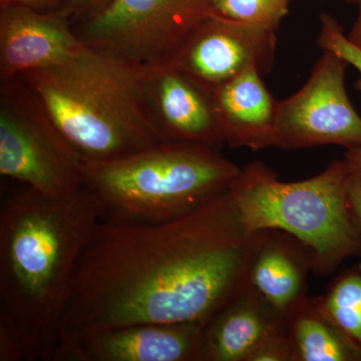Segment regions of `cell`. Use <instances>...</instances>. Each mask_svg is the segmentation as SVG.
<instances>
[{"instance_id":"cell-1","label":"cell","mask_w":361,"mask_h":361,"mask_svg":"<svg viewBox=\"0 0 361 361\" xmlns=\"http://www.w3.org/2000/svg\"><path fill=\"white\" fill-rule=\"evenodd\" d=\"M260 231L229 189L172 221H101L71 278L61 336L140 323H205L247 284Z\"/></svg>"},{"instance_id":"cell-2","label":"cell","mask_w":361,"mask_h":361,"mask_svg":"<svg viewBox=\"0 0 361 361\" xmlns=\"http://www.w3.org/2000/svg\"><path fill=\"white\" fill-rule=\"evenodd\" d=\"M102 221L87 188L49 198L20 186L0 206V361H56L78 259Z\"/></svg>"},{"instance_id":"cell-3","label":"cell","mask_w":361,"mask_h":361,"mask_svg":"<svg viewBox=\"0 0 361 361\" xmlns=\"http://www.w3.org/2000/svg\"><path fill=\"white\" fill-rule=\"evenodd\" d=\"M148 68L85 45L59 65L20 75L82 160H118L165 141L147 102Z\"/></svg>"},{"instance_id":"cell-4","label":"cell","mask_w":361,"mask_h":361,"mask_svg":"<svg viewBox=\"0 0 361 361\" xmlns=\"http://www.w3.org/2000/svg\"><path fill=\"white\" fill-rule=\"evenodd\" d=\"M82 170L102 221L159 224L227 191L242 169L212 147L164 141L118 160L82 159Z\"/></svg>"},{"instance_id":"cell-5","label":"cell","mask_w":361,"mask_h":361,"mask_svg":"<svg viewBox=\"0 0 361 361\" xmlns=\"http://www.w3.org/2000/svg\"><path fill=\"white\" fill-rule=\"evenodd\" d=\"M350 173L348 161H334L310 179L282 182L255 161L242 169L229 194L247 231L288 233L312 252V272L329 276L346 259L361 257V231L348 202Z\"/></svg>"},{"instance_id":"cell-6","label":"cell","mask_w":361,"mask_h":361,"mask_svg":"<svg viewBox=\"0 0 361 361\" xmlns=\"http://www.w3.org/2000/svg\"><path fill=\"white\" fill-rule=\"evenodd\" d=\"M0 175L49 198L85 187L82 158L20 77L0 80Z\"/></svg>"},{"instance_id":"cell-7","label":"cell","mask_w":361,"mask_h":361,"mask_svg":"<svg viewBox=\"0 0 361 361\" xmlns=\"http://www.w3.org/2000/svg\"><path fill=\"white\" fill-rule=\"evenodd\" d=\"M216 0H113L92 20L73 25L85 45L141 68L167 66Z\"/></svg>"},{"instance_id":"cell-8","label":"cell","mask_w":361,"mask_h":361,"mask_svg":"<svg viewBox=\"0 0 361 361\" xmlns=\"http://www.w3.org/2000/svg\"><path fill=\"white\" fill-rule=\"evenodd\" d=\"M322 51L306 84L279 102L272 148L361 147V116L345 89L348 63L334 52Z\"/></svg>"},{"instance_id":"cell-9","label":"cell","mask_w":361,"mask_h":361,"mask_svg":"<svg viewBox=\"0 0 361 361\" xmlns=\"http://www.w3.org/2000/svg\"><path fill=\"white\" fill-rule=\"evenodd\" d=\"M277 30L211 16L188 35L167 66L212 92L248 68L274 66Z\"/></svg>"},{"instance_id":"cell-10","label":"cell","mask_w":361,"mask_h":361,"mask_svg":"<svg viewBox=\"0 0 361 361\" xmlns=\"http://www.w3.org/2000/svg\"><path fill=\"white\" fill-rule=\"evenodd\" d=\"M203 322L140 323L61 336L56 361H199Z\"/></svg>"},{"instance_id":"cell-11","label":"cell","mask_w":361,"mask_h":361,"mask_svg":"<svg viewBox=\"0 0 361 361\" xmlns=\"http://www.w3.org/2000/svg\"><path fill=\"white\" fill-rule=\"evenodd\" d=\"M84 47L61 14L0 7V80L59 65Z\"/></svg>"},{"instance_id":"cell-12","label":"cell","mask_w":361,"mask_h":361,"mask_svg":"<svg viewBox=\"0 0 361 361\" xmlns=\"http://www.w3.org/2000/svg\"><path fill=\"white\" fill-rule=\"evenodd\" d=\"M147 102L165 141L195 142L219 149L224 132L212 94L172 66L148 68Z\"/></svg>"},{"instance_id":"cell-13","label":"cell","mask_w":361,"mask_h":361,"mask_svg":"<svg viewBox=\"0 0 361 361\" xmlns=\"http://www.w3.org/2000/svg\"><path fill=\"white\" fill-rule=\"evenodd\" d=\"M284 324L285 316L247 283L204 323L199 361H248Z\"/></svg>"},{"instance_id":"cell-14","label":"cell","mask_w":361,"mask_h":361,"mask_svg":"<svg viewBox=\"0 0 361 361\" xmlns=\"http://www.w3.org/2000/svg\"><path fill=\"white\" fill-rule=\"evenodd\" d=\"M312 252L281 230L260 231L249 265L247 283L281 315L308 296Z\"/></svg>"},{"instance_id":"cell-15","label":"cell","mask_w":361,"mask_h":361,"mask_svg":"<svg viewBox=\"0 0 361 361\" xmlns=\"http://www.w3.org/2000/svg\"><path fill=\"white\" fill-rule=\"evenodd\" d=\"M211 94L226 144L252 152L272 148L279 102L266 87L257 68L244 71Z\"/></svg>"},{"instance_id":"cell-16","label":"cell","mask_w":361,"mask_h":361,"mask_svg":"<svg viewBox=\"0 0 361 361\" xmlns=\"http://www.w3.org/2000/svg\"><path fill=\"white\" fill-rule=\"evenodd\" d=\"M294 361H361V353L346 341L307 296L286 315Z\"/></svg>"},{"instance_id":"cell-17","label":"cell","mask_w":361,"mask_h":361,"mask_svg":"<svg viewBox=\"0 0 361 361\" xmlns=\"http://www.w3.org/2000/svg\"><path fill=\"white\" fill-rule=\"evenodd\" d=\"M312 301L361 353V263L339 272L322 295L312 297Z\"/></svg>"},{"instance_id":"cell-18","label":"cell","mask_w":361,"mask_h":361,"mask_svg":"<svg viewBox=\"0 0 361 361\" xmlns=\"http://www.w3.org/2000/svg\"><path fill=\"white\" fill-rule=\"evenodd\" d=\"M293 0H216L213 16L278 30Z\"/></svg>"},{"instance_id":"cell-19","label":"cell","mask_w":361,"mask_h":361,"mask_svg":"<svg viewBox=\"0 0 361 361\" xmlns=\"http://www.w3.org/2000/svg\"><path fill=\"white\" fill-rule=\"evenodd\" d=\"M320 33L317 44L322 51H330L345 59L360 73L355 87L361 92V49L353 44L344 33L341 23L327 13L320 16Z\"/></svg>"},{"instance_id":"cell-20","label":"cell","mask_w":361,"mask_h":361,"mask_svg":"<svg viewBox=\"0 0 361 361\" xmlns=\"http://www.w3.org/2000/svg\"><path fill=\"white\" fill-rule=\"evenodd\" d=\"M248 361H294L293 349L287 332L286 322L283 327L273 332L259 344Z\"/></svg>"},{"instance_id":"cell-21","label":"cell","mask_w":361,"mask_h":361,"mask_svg":"<svg viewBox=\"0 0 361 361\" xmlns=\"http://www.w3.org/2000/svg\"><path fill=\"white\" fill-rule=\"evenodd\" d=\"M113 0H63L61 14L71 25L84 23L96 18L110 6Z\"/></svg>"},{"instance_id":"cell-22","label":"cell","mask_w":361,"mask_h":361,"mask_svg":"<svg viewBox=\"0 0 361 361\" xmlns=\"http://www.w3.org/2000/svg\"><path fill=\"white\" fill-rule=\"evenodd\" d=\"M348 194L351 214L361 231V174L353 168L348 179Z\"/></svg>"},{"instance_id":"cell-23","label":"cell","mask_w":361,"mask_h":361,"mask_svg":"<svg viewBox=\"0 0 361 361\" xmlns=\"http://www.w3.org/2000/svg\"><path fill=\"white\" fill-rule=\"evenodd\" d=\"M63 0H0V7L23 6L45 13L61 14Z\"/></svg>"},{"instance_id":"cell-24","label":"cell","mask_w":361,"mask_h":361,"mask_svg":"<svg viewBox=\"0 0 361 361\" xmlns=\"http://www.w3.org/2000/svg\"><path fill=\"white\" fill-rule=\"evenodd\" d=\"M344 160L348 161L351 168L361 174V147L346 149Z\"/></svg>"},{"instance_id":"cell-25","label":"cell","mask_w":361,"mask_h":361,"mask_svg":"<svg viewBox=\"0 0 361 361\" xmlns=\"http://www.w3.org/2000/svg\"><path fill=\"white\" fill-rule=\"evenodd\" d=\"M349 40L361 49V4H358V14L355 25L348 35Z\"/></svg>"},{"instance_id":"cell-26","label":"cell","mask_w":361,"mask_h":361,"mask_svg":"<svg viewBox=\"0 0 361 361\" xmlns=\"http://www.w3.org/2000/svg\"><path fill=\"white\" fill-rule=\"evenodd\" d=\"M343 1L348 2V4H356V6L361 4V0H343Z\"/></svg>"}]
</instances>
